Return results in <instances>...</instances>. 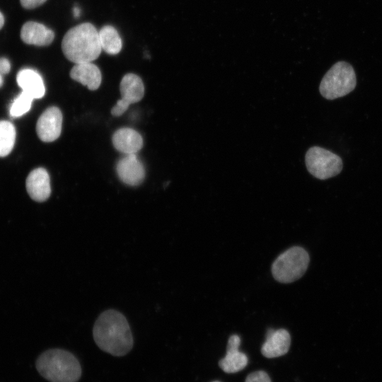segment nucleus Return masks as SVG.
Segmentation results:
<instances>
[{
  "label": "nucleus",
  "instance_id": "8",
  "mask_svg": "<svg viewBox=\"0 0 382 382\" xmlns=\"http://www.w3.org/2000/svg\"><path fill=\"white\" fill-rule=\"evenodd\" d=\"M62 114L57 107L47 108L40 116L36 124L38 137L45 142L56 140L60 135Z\"/></svg>",
  "mask_w": 382,
  "mask_h": 382
},
{
  "label": "nucleus",
  "instance_id": "20",
  "mask_svg": "<svg viewBox=\"0 0 382 382\" xmlns=\"http://www.w3.org/2000/svg\"><path fill=\"white\" fill-rule=\"evenodd\" d=\"M245 382H271V379L265 371H257L250 374Z\"/></svg>",
  "mask_w": 382,
  "mask_h": 382
},
{
  "label": "nucleus",
  "instance_id": "16",
  "mask_svg": "<svg viewBox=\"0 0 382 382\" xmlns=\"http://www.w3.org/2000/svg\"><path fill=\"white\" fill-rule=\"evenodd\" d=\"M16 80L23 91L33 99L41 98L45 95L43 80L36 71L30 69H21L17 74Z\"/></svg>",
  "mask_w": 382,
  "mask_h": 382
},
{
  "label": "nucleus",
  "instance_id": "18",
  "mask_svg": "<svg viewBox=\"0 0 382 382\" xmlns=\"http://www.w3.org/2000/svg\"><path fill=\"white\" fill-rule=\"evenodd\" d=\"M16 139V130L8 121H0V157L8 155L12 151Z\"/></svg>",
  "mask_w": 382,
  "mask_h": 382
},
{
  "label": "nucleus",
  "instance_id": "5",
  "mask_svg": "<svg viewBox=\"0 0 382 382\" xmlns=\"http://www.w3.org/2000/svg\"><path fill=\"white\" fill-rule=\"evenodd\" d=\"M309 263V255L301 247L289 248L274 260L272 266L274 278L282 283L293 282L301 277Z\"/></svg>",
  "mask_w": 382,
  "mask_h": 382
},
{
  "label": "nucleus",
  "instance_id": "10",
  "mask_svg": "<svg viewBox=\"0 0 382 382\" xmlns=\"http://www.w3.org/2000/svg\"><path fill=\"white\" fill-rule=\"evenodd\" d=\"M25 185L29 196L36 202H45L50 196V176L42 168L32 170L27 177Z\"/></svg>",
  "mask_w": 382,
  "mask_h": 382
},
{
  "label": "nucleus",
  "instance_id": "19",
  "mask_svg": "<svg viewBox=\"0 0 382 382\" xmlns=\"http://www.w3.org/2000/svg\"><path fill=\"white\" fill-rule=\"evenodd\" d=\"M33 100L30 95L22 91L13 100L10 108V115L13 117L22 116L30 110Z\"/></svg>",
  "mask_w": 382,
  "mask_h": 382
},
{
  "label": "nucleus",
  "instance_id": "22",
  "mask_svg": "<svg viewBox=\"0 0 382 382\" xmlns=\"http://www.w3.org/2000/svg\"><path fill=\"white\" fill-rule=\"evenodd\" d=\"M10 62L6 58H0V74H6L10 71Z\"/></svg>",
  "mask_w": 382,
  "mask_h": 382
},
{
  "label": "nucleus",
  "instance_id": "2",
  "mask_svg": "<svg viewBox=\"0 0 382 382\" xmlns=\"http://www.w3.org/2000/svg\"><path fill=\"white\" fill-rule=\"evenodd\" d=\"M62 49L66 58L75 64L91 62L102 50L99 33L90 23L79 24L66 33Z\"/></svg>",
  "mask_w": 382,
  "mask_h": 382
},
{
  "label": "nucleus",
  "instance_id": "25",
  "mask_svg": "<svg viewBox=\"0 0 382 382\" xmlns=\"http://www.w3.org/2000/svg\"><path fill=\"white\" fill-rule=\"evenodd\" d=\"M3 84V77H2V75L0 74V87L2 86Z\"/></svg>",
  "mask_w": 382,
  "mask_h": 382
},
{
  "label": "nucleus",
  "instance_id": "6",
  "mask_svg": "<svg viewBox=\"0 0 382 382\" xmlns=\"http://www.w3.org/2000/svg\"><path fill=\"white\" fill-rule=\"evenodd\" d=\"M305 161L308 171L320 180L338 175L343 166L338 155L319 146L311 147L307 151Z\"/></svg>",
  "mask_w": 382,
  "mask_h": 382
},
{
  "label": "nucleus",
  "instance_id": "11",
  "mask_svg": "<svg viewBox=\"0 0 382 382\" xmlns=\"http://www.w3.org/2000/svg\"><path fill=\"white\" fill-rule=\"evenodd\" d=\"M241 338L232 335L227 345L226 356L219 361L220 368L226 373L233 374L243 370L248 364V357L238 350Z\"/></svg>",
  "mask_w": 382,
  "mask_h": 382
},
{
  "label": "nucleus",
  "instance_id": "21",
  "mask_svg": "<svg viewBox=\"0 0 382 382\" xmlns=\"http://www.w3.org/2000/svg\"><path fill=\"white\" fill-rule=\"evenodd\" d=\"M23 7L27 9L35 8L46 1V0H20Z\"/></svg>",
  "mask_w": 382,
  "mask_h": 382
},
{
  "label": "nucleus",
  "instance_id": "14",
  "mask_svg": "<svg viewBox=\"0 0 382 382\" xmlns=\"http://www.w3.org/2000/svg\"><path fill=\"white\" fill-rule=\"evenodd\" d=\"M114 147L125 154H136L143 146L141 136L131 128H121L117 130L112 138Z\"/></svg>",
  "mask_w": 382,
  "mask_h": 382
},
{
  "label": "nucleus",
  "instance_id": "13",
  "mask_svg": "<svg viewBox=\"0 0 382 382\" xmlns=\"http://www.w3.org/2000/svg\"><path fill=\"white\" fill-rule=\"evenodd\" d=\"M21 37L26 44L46 46L52 43L54 33L41 23L28 21L22 26Z\"/></svg>",
  "mask_w": 382,
  "mask_h": 382
},
{
  "label": "nucleus",
  "instance_id": "15",
  "mask_svg": "<svg viewBox=\"0 0 382 382\" xmlns=\"http://www.w3.org/2000/svg\"><path fill=\"white\" fill-rule=\"evenodd\" d=\"M70 76L91 91L98 89L102 80L100 69L91 62L76 64L70 71Z\"/></svg>",
  "mask_w": 382,
  "mask_h": 382
},
{
  "label": "nucleus",
  "instance_id": "1",
  "mask_svg": "<svg viewBox=\"0 0 382 382\" xmlns=\"http://www.w3.org/2000/svg\"><path fill=\"white\" fill-rule=\"evenodd\" d=\"M93 337L101 350L115 357L126 355L134 345L126 318L113 309L107 310L98 316L93 325Z\"/></svg>",
  "mask_w": 382,
  "mask_h": 382
},
{
  "label": "nucleus",
  "instance_id": "4",
  "mask_svg": "<svg viewBox=\"0 0 382 382\" xmlns=\"http://www.w3.org/2000/svg\"><path fill=\"white\" fill-rule=\"evenodd\" d=\"M357 79L352 66L344 61L336 62L326 72L319 86L320 94L328 100L345 96L352 91Z\"/></svg>",
  "mask_w": 382,
  "mask_h": 382
},
{
  "label": "nucleus",
  "instance_id": "23",
  "mask_svg": "<svg viewBox=\"0 0 382 382\" xmlns=\"http://www.w3.org/2000/svg\"><path fill=\"white\" fill-rule=\"evenodd\" d=\"M4 24V18L3 14L0 12V29L3 27Z\"/></svg>",
  "mask_w": 382,
  "mask_h": 382
},
{
  "label": "nucleus",
  "instance_id": "3",
  "mask_svg": "<svg viewBox=\"0 0 382 382\" xmlns=\"http://www.w3.org/2000/svg\"><path fill=\"white\" fill-rule=\"evenodd\" d=\"M39 374L50 382H78L82 375L79 361L71 352L63 349H50L36 360Z\"/></svg>",
  "mask_w": 382,
  "mask_h": 382
},
{
  "label": "nucleus",
  "instance_id": "17",
  "mask_svg": "<svg viewBox=\"0 0 382 382\" xmlns=\"http://www.w3.org/2000/svg\"><path fill=\"white\" fill-rule=\"evenodd\" d=\"M98 33L102 50L110 54H116L120 52L122 49V40L114 27L103 26Z\"/></svg>",
  "mask_w": 382,
  "mask_h": 382
},
{
  "label": "nucleus",
  "instance_id": "12",
  "mask_svg": "<svg viewBox=\"0 0 382 382\" xmlns=\"http://www.w3.org/2000/svg\"><path fill=\"white\" fill-rule=\"evenodd\" d=\"M291 337L284 329L268 330L266 340L261 347L262 354L267 358H275L286 354L290 347Z\"/></svg>",
  "mask_w": 382,
  "mask_h": 382
},
{
  "label": "nucleus",
  "instance_id": "24",
  "mask_svg": "<svg viewBox=\"0 0 382 382\" xmlns=\"http://www.w3.org/2000/svg\"><path fill=\"white\" fill-rule=\"evenodd\" d=\"M74 16L75 17H78L79 16V13H80V10L79 8L76 6V7H74Z\"/></svg>",
  "mask_w": 382,
  "mask_h": 382
},
{
  "label": "nucleus",
  "instance_id": "9",
  "mask_svg": "<svg viewBox=\"0 0 382 382\" xmlns=\"http://www.w3.org/2000/svg\"><path fill=\"white\" fill-rule=\"evenodd\" d=\"M116 171L120 179L131 186L141 184L145 177L144 167L136 154H125L120 159L117 163Z\"/></svg>",
  "mask_w": 382,
  "mask_h": 382
},
{
  "label": "nucleus",
  "instance_id": "26",
  "mask_svg": "<svg viewBox=\"0 0 382 382\" xmlns=\"http://www.w3.org/2000/svg\"><path fill=\"white\" fill-rule=\"evenodd\" d=\"M212 382H220V381H212Z\"/></svg>",
  "mask_w": 382,
  "mask_h": 382
},
{
  "label": "nucleus",
  "instance_id": "7",
  "mask_svg": "<svg viewBox=\"0 0 382 382\" xmlns=\"http://www.w3.org/2000/svg\"><path fill=\"white\" fill-rule=\"evenodd\" d=\"M120 90L122 98L111 110V114L115 117L122 115L131 104L140 101L144 94L141 79L134 74H127L123 76Z\"/></svg>",
  "mask_w": 382,
  "mask_h": 382
}]
</instances>
